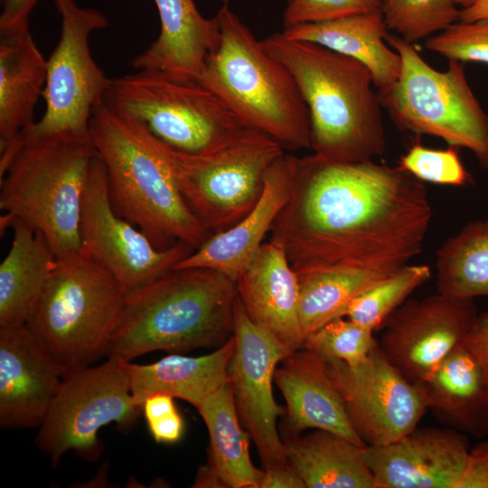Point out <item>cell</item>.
<instances>
[{
	"mask_svg": "<svg viewBox=\"0 0 488 488\" xmlns=\"http://www.w3.org/2000/svg\"><path fill=\"white\" fill-rule=\"evenodd\" d=\"M423 182L398 166L299 157L269 240L296 273L358 267L395 273L418 256L432 219Z\"/></svg>",
	"mask_w": 488,
	"mask_h": 488,
	"instance_id": "6da1fadb",
	"label": "cell"
},
{
	"mask_svg": "<svg viewBox=\"0 0 488 488\" xmlns=\"http://www.w3.org/2000/svg\"><path fill=\"white\" fill-rule=\"evenodd\" d=\"M261 43L289 71L299 89L309 113L314 154L335 162L383 155L382 106L364 64L283 32Z\"/></svg>",
	"mask_w": 488,
	"mask_h": 488,
	"instance_id": "7a4b0ae2",
	"label": "cell"
},
{
	"mask_svg": "<svg viewBox=\"0 0 488 488\" xmlns=\"http://www.w3.org/2000/svg\"><path fill=\"white\" fill-rule=\"evenodd\" d=\"M234 280L206 267L171 268L125 293L108 358L221 346L234 333Z\"/></svg>",
	"mask_w": 488,
	"mask_h": 488,
	"instance_id": "3957f363",
	"label": "cell"
},
{
	"mask_svg": "<svg viewBox=\"0 0 488 488\" xmlns=\"http://www.w3.org/2000/svg\"><path fill=\"white\" fill-rule=\"evenodd\" d=\"M89 134L121 217L160 250L178 242L196 249L205 242L211 234L185 203L160 140L103 101L92 110Z\"/></svg>",
	"mask_w": 488,
	"mask_h": 488,
	"instance_id": "277c9868",
	"label": "cell"
},
{
	"mask_svg": "<svg viewBox=\"0 0 488 488\" xmlns=\"http://www.w3.org/2000/svg\"><path fill=\"white\" fill-rule=\"evenodd\" d=\"M96 150L89 137H16L0 148V208L40 231L56 258L80 251L84 189Z\"/></svg>",
	"mask_w": 488,
	"mask_h": 488,
	"instance_id": "5b68a950",
	"label": "cell"
},
{
	"mask_svg": "<svg viewBox=\"0 0 488 488\" xmlns=\"http://www.w3.org/2000/svg\"><path fill=\"white\" fill-rule=\"evenodd\" d=\"M215 16L219 38L197 81L248 127L272 137L285 149L310 148L308 109L289 71L228 4Z\"/></svg>",
	"mask_w": 488,
	"mask_h": 488,
	"instance_id": "8992f818",
	"label": "cell"
},
{
	"mask_svg": "<svg viewBox=\"0 0 488 488\" xmlns=\"http://www.w3.org/2000/svg\"><path fill=\"white\" fill-rule=\"evenodd\" d=\"M125 293L81 250L57 258L25 325L62 377L106 355Z\"/></svg>",
	"mask_w": 488,
	"mask_h": 488,
	"instance_id": "52a82bcc",
	"label": "cell"
},
{
	"mask_svg": "<svg viewBox=\"0 0 488 488\" xmlns=\"http://www.w3.org/2000/svg\"><path fill=\"white\" fill-rule=\"evenodd\" d=\"M385 41L401 58L398 80L378 91L382 108L396 126L465 148L488 171V114L473 92L462 63L448 61L447 69L439 71L413 43L391 33Z\"/></svg>",
	"mask_w": 488,
	"mask_h": 488,
	"instance_id": "ba28073f",
	"label": "cell"
},
{
	"mask_svg": "<svg viewBox=\"0 0 488 488\" xmlns=\"http://www.w3.org/2000/svg\"><path fill=\"white\" fill-rule=\"evenodd\" d=\"M104 104L180 152H210L251 129L197 80L138 70L109 78Z\"/></svg>",
	"mask_w": 488,
	"mask_h": 488,
	"instance_id": "9c48e42d",
	"label": "cell"
},
{
	"mask_svg": "<svg viewBox=\"0 0 488 488\" xmlns=\"http://www.w3.org/2000/svg\"><path fill=\"white\" fill-rule=\"evenodd\" d=\"M163 145L185 203L211 235L254 208L268 168L286 153L277 141L254 129L200 155Z\"/></svg>",
	"mask_w": 488,
	"mask_h": 488,
	"instance_id": "30bf717a",
	"label": "cell"
},
{
	"mask_svg": "<svg viewBox=\"0 0 488 488\" xmlns=\"http://www.w3.org/2000/svg\"><path fill=\"white\" fill-rule=\"evenodd\" d=\"M128 362L108 358L62 378L36 437L53 465L69 450L96 459L102 449L98 438L101 427L116 423L127 429L134 425L142 408L132 396Z\"/></svg>",
	"mask_w": 488,
	"mask_h": 488,
	"instance_id": "8fae6325",
	"label": "cell"
},
{
	"mask_svg": "<svg viewBox=\"0 0 488 488\" xmlns=\"http://www.w3.org/2000/svg\"><path fill=\"white\" fill-rule=\"evenodd\" d=\"M53 3L61 26L59 42L47 60L45 110L19 136L89 137L92 110L103 100L109 80L93 59L89 37L107 27L108 21L99 10L80 7L75 0Z\"/></svg>",
	"mask_w": 488,
	"mask_h": 488,
	"instance_id": "7c38bea8",
	"label": "cell"
},
{
	"mask_svg": "<svg viewBox=\"0 0 488 488\" xmlns=\"http://www.w3.org/2000/svg\"><path fill=\"white\" fill-rule=\"evenodd\" d=\"M324 360L349 419L367 446L398 440L416 428L427 410L420 383L408 380L379 342L359 364Z\"/></svg>",
	"mask_w": 488,
	"mask_h": 488,
	"instance_id": "4fadbf2b",
	"label": "cell"
},
{
	"mask_svg": "<svg viewBox=\"0 0 488 488\" xmlns=\"http://www.w3.org/2000/svg\"><path fill=\"white\" fill-rule=\"evenodd\" d=\"M80 250L104 267L125 292L173 268L194 249L178 242L160 250L113 208L105 167L97 153L84 189Z\"/></svg>",
	"mask_w": 488,
	"mask_h": 488,
	"instance_id": "5bb4252c",
	"label": "cell"
},
{
	"mask_svg": "<svg viewBox=\"0 0 488 488\" xmlns=\"http://www.w3.org/2000/svg\"><path fill=\"white\" fill-rule=\"evenodd\" d=\"M235 350L228 377L240 422L254 442L264 468L288 465L277 420L285 408L273 395L275 371L288 353L267 331L253 323L237 297Z\"/></svg>",
	"mask_w": 488,
	"mask_h": 488,
	"instance_id": "9a60e30c",
	"label": "cell"
},
{
	"mask_svg": "<svg viewBox=\"0 0 488 488\" xmlns=\"http://www.w3.org/2000/svg\"><path fill=\"white\" fill-rule=\"evenodd\" d=\"M477 316L473 299L437 293L406 300L389 317L378 342L408 380L422 382L465 340Z\"/></svg>",
	"mask_w": 488,
	"mask_h": 488,
	"instance_id": "2e32d148",
	"label": "cell"
},
{
	"mask_svg": "<svg viewBox=\"0 0 488 488\" xmlns=\"http://www.w3.org/2000/svg\"><path fill=\"white\" fill-rule=\"evenodd\" d=\"M470 446L451 427H421L385 446H366L375 488H456Z\"/></svg>",
	"mask_w": 488,
	"mask_h": 488,
	"instance_id": "e0dca14e",
	"label": "cell"
},
{
	"mask_svg": "<svg viewBox=\"0 0 488 488\" xmlns=\"http://www.w3.org/2000/svg\"><path fill=\"white\" fill-rule=\"evenodd\" d=\"M62 374L25 324L0 327V426H40Z\"/></svg>",
	"mask_w": 488,
	"mask_h": 488,
	"instance_id": "ac0fdd59",
	"label": "cell"
},
{
	"mask_svg": "<svg viewBox=\"0 0 488 488\" xmlns=\"http://www.w3.org/2000/svg\"><path fill=\"white\" fill-rule=\"evenodd\" d=\"M298 159L284 154L268 168L262 194L254 208L230 228L211 235L174 268L206 267L236 281L251 262L288 201Z\"/></svg>",
	"mask_w": 488,
	"mask_h": 488,
	"instance_id": "d6986e66",
	"label": "cell"
},
{
	"mask_svg": "<svg viewBox=\"0 0 488 488\" xmlns=\"http://www.w3.org/2000/svg\"><path fill=\"white\" fill-rule=\"evenodd\" d=\"M274 381L286 401L284 438L314 428L367 446L354 430L321 355L304 347L287 354L277 365Z\"/></svg>",
	"mask_w": 488,
	"mask_h": 488,
	"instance_id": "ffe728a7",
	"label": "cell"
},
{
	"mask_svg": "<svg viewBox=\"0 0 488 488\" xmlns=\"http://www.w3.org/2000/svg\"><path fill=\"white\" fill-rule=\"evenodd\" d=\"M249 319L291 353L303 346L299 321V281L283 247L264 242L236 281Z\"/></svg>",
	"mask_w": 488,
	"mask_h": 488,
	"instance_id": "44dd1931",
	"label": "cell"
},
{
	"mask_svg": "<svg viewBox=\"0 0 488 488\" xmlns=\"http://www.w3.org/2000/svg\"><path fill=\"white\" fill-rule=\"evenodd\" d=\"M418 383L438 421L474 437L488 436V365L465 340Z\"/></svg>",
	"mask_w": 488,
	"mask_h": 488,
	"instance_id": "7402d4cb",
	"label": "cell"
},
{
	"mask_svg": "<svg viewBox=\"0 0 488 488\" xmlns=\"http://www.w3.org/2000/svg\"><path fill=\"white\" fill-rule=\"evenodd\" d=\"M160 18L156 40L132 64L173 78L197 80L219 38L216 16L207 19L192 0H154Z\"/></svg>",
	"mask_w": 488,
	"mask_h": 488,
	"instance_id": "603a6c76",
	"label": "cell"
},
{
	"mask_svg": "<svg viewBox=\"0 0 488 488\" xmlns=\"http://www.w3.org/2000/svg\"><path fill=\"white\" fill-rule=\"evenodd\" d=\"M197 410L209 431L210 449L207 464L199 470L193 486L259 488L264 470L251 461L249 435L241 427L229 382Z\"/></svg>",
	"mask_w": 488,
	"mask_h": 488,
	"instance_id": "cb8c5ba5",
	"label": "cell"
},
{
	"mask_svg": "<svg viewBox=\"0 0 488 488\" xmlns=\"http://www.w3.org/2000/svg\"><path fill=\"white\" fill-rule=\"evenodd\" d=\"M0 226L1 230H14L11 248L0 265V327L23 325L57 258L44 236L28 224L5 214Z\"/></svg>",
	"mask_w": 488,
	"mask_h": 488,
	"instance_id": "d4e9b609",
	"label": "cell"
},
{
	"mask_svg": "<svg viewBox=\"0 0 488 488\" xmlns=\"http://www.w3.org/2000/svg\"><path fill=\"white\" fill-rule=\"evenodd\" d=\"M46 73L47 60L29 27L0 32V147L34 124Z\"/></svg>",
	"mask_w": 488,
	"mask_h": 488,
	"instance_id": "484cf974",
	"label": "cell"
},
{
	"mask_svg": "<svg viewBox=\"0 0 488 488\" xmlns=\"http://www.w3.org/2000/svg\"><path fill=\"white\" fill-rule=\"evenodd\" d=\"M234 350L232 335L207 355L188 357L171 354L145 365L128 362L135 403L141 407L150 395L164 393L198 408L207 398L229 382L228 369Z\"/></svg>",
	"mask_w": 488,
	"mask_h": 488,
	"instance_id": "4316f807",
	"label": "cell"
},
{
	"mask_svg": "<svg viewBox=\"0 0 488 488\" xmlns=\"http://www.w3.org/2000/svg\"><path fill=\"white\" fill-rule=\"evenodd\" d=\"M283 33L357 60L370 70L379 89L390 86L399 77L401 58L385 43L389 32L380 10L286 27Z\"/></svg>",
	"mask_w": 488,
	"mask_h": 488,
	"instance_id": "83f0119b",
	"label": "cell"
},
{
	"mask_svg": "<svg viewBox=\"0 0 488 488\" xmlns=\"http://www.w3.org/2000/svg\"><path fill=\"white\" fill-rule=\"evenodd\" d=\"M283 441L287 462L305 488H375L364 459L366 446L323 429Z\"/></svg>",
	"mask_w": 488,
	"mask_h": 488,
	"instance_id": "f1b7e54d",
	"label": "cell"
},
{
	"mask_svg": "<svg viewBox=\"0 0 488 488\" xmlns=\"http://www.w3.org/2000/svg\"><path fill=\"white\" fill-rule=\"evenodd\" d=\"M392 274L351 266L297 273L304 340L330 321L345 317L355 298Z\"/></svg>",
	"mask_w": 488,
	"mask_h": 488,
	"instance_id": "f546056e",
	"label": "cell"
},
{
	"mask_svg": "<svg viewBox=\"0 0 488 488\" xmlns=\"http://www.w3.org/2000/svg\"><path fill=\"white\" fill-rule=\"evenodd\" d=\"M437 293L463 299L488 298V220L466 223L436 253Z\"/></svg>",
	"mask_w": 488,
	"mask_h": 488,
	"instance_id": "4dcf8cb0",
	"label": "cell"
},
{
	"mask_svg": "<svg viewBox=\"0 0 488 488\" xmlns=\"http://www.w3.org/2000/svg\"><path fill=\"white\" fill-rule=\"evenodd\" d=\"M430 277L427 265L408 264L355 298L345 317L374 332Z\"/></svg>",
	"mask_w": 488,
	"mask_h": 488,
	"instance_id": "1f68e13d",
	"label": "cell"
},
{
	"mask_svg": "<svg viewBox=\"0 0 488 488\" xmlns=\"http://www.w3.org/2000/svg\"><path fill=\"white\" fill-rule=\"evenodd\" d=\"M380 11L388 31L410 43L443 32L461 12L453 0H383Z\"/></svg>",
	"mask_w": 488,
	"mask_h": 488,
	"instance_id": "d6a6232c",
	"label": "cell"
},
{
	"mask_svg": "<svg viewBox=\"0 0 488 488\" xmlns=\"http://www.w3.org/2000/svg\"><path fill=\"white\" fill-rule=\"evenodd\" d=\"M372 331L344 317L330 321L307 335L303 343L324 359L356 365L363 361L377 343Z\"/></svg>",
	"mask_w": 488,
	"mask_h": 488,
	"instance_id": "836d02e7",
	"label": "cell"
},
{
	"mask_svg": "<svg viewBox=\"0 0 488 488\" xmlns=\"http://www.w3.org/2000/svg\"><path fill=\"white\" fill-rule=\"evenodd\" d=\"M398 167L423 183L463 187L472 182L458 148L451 145L435 149L417 142L400 156Z\"/></svg>",
	"mask_w": 488,
	"mask_h": 488,
	"instance_id": "e575fe53",
	"label": "cell"
},
{
	"mask_svg": "<svg viewBox=\"0 0 488 488\" xmlns=\"http://www.w3.org/2000/svg\"><path fill=\"white\" fill-rule=\"evenodd\" d=\"M425 47L448 61L488 64V20L455 23L427 38Z\"/></svg>",
	"mask_w": 488,
	"mask_h": 488,
	"instance_id": "d590c367",
	"label": "cell"
},
{
	"mask_svg": "<svg viewBox=\"0 0 488 488\" xmlns=\"http://www.w3.org/2000/svg\"><path fill=\"white\" fill-rule=\"evenodd\" d=\"M380 10V0H287L284 28Z\"/></svg>",
	"mask_w": 488,
	"mask_h": 488,
	"instance_id": "8d00e7d4",
	"label": "cell"
},
{
	"mask_svg": "<svg viewBox=\"0 0 488 488\" xmlns=\"http://www.w3.org/2000/svg\"><path fill=\"white\" fill-rule=\"evenodd\" d=\"M456 488H488V440L470 449L465 471Z\"/></svg>",
	"mask_w": 488,
	"mask_h": 488,
	"instance_id": "74e56055",
	"label": "cell"
},
{
	"mask_svg": "<svg viewBox=\"0 0 488 488\" xmlns=\"http://www.w3.org/2000/svg\"><path fill=\"white\" fill-rule=\"evenodd\" d=\"M147 427L153 438L163 444L178 442L184 432V421L178 410L147 422Z\"/></svg>",
	"mask_w": 488,
	"mask_h": 488,
	"instance_id": "f35d334b",
	"label": "cell"
},
{
	"mask_svg": "<svg viewBox=\"0 0 488 488\" xmlns=\"http://www.w3.org/2000/svg\"><path fill=\"white\" fill-rule=\"evenodd\" d=\"M37 0H4L0 32L28 28L29 15Z\"/></svg>",
	"mask_w": 488,
	"mask_h": 488,
	"instance_id": "ab89813d",
	"label": "cell"
},
{
	"mask_svg": "<svg viewBox=\"0 0 488 488\" xmlns=\"http://www.w3.org/2000/svg\"><path fill=\"white\" fill-rule=\"evenodd\" d=\"M259 488H305V484L288 464L264 468Z\"/></svg>",
	"mask_w": 488,
	"mask_h": 488,
	"instance_id": "60d3db41",
	"label": "cell"
},
{
	"mask_svg": "<svg viewBox=\"0 0 488 488\" xmlns=\"http://www.w3.org/2000/svg\"><path fill=\"white\" fill-rule=\"evenodd\" d=\"M174 399L164 393H155L147 397L141 406L146 423L177 410Z\"/></svg>",
	"mask_w": 488,
	"mask_h": 488,
	"instance_id": "b9f144b4",
	"label": "cell"
},
{
	"mask_svg": "<svg viewBox=\"0 0 488 488\" xmlns=\"http://www.w3.org/2000/svg\"><path fill=\"white\" fill-rule=\"evenodd\" d=\"M465 341L481 355L488 365V313L478 314Z\"/></svg>",
	"mask_w": 488,
	"mask_h": 488,
	"instance_id": "7bdbcfd3",
	"label": "cell"
},
{
	"mask_svg": "<svg viewBox=\"0 0 488 488\" xmlns=\"http://www.w3.org/2000/svg\"><path fill=\"white\" fill-rule=\"evenodd\" d=\"M488 20V0H478L473 5L463 8L460 12L459 21L474 22L478 20Z\"/></svg>",
	"mask_w": 488,
	"mask_h": 488,
	"instance_id": "ee69618b",
	"label": "cell"
},
{
	"mask_svg": "<svg viewBox=\"0 0 488 488\" xmlns=\"http://www.w3.org/2000/svg\"><path fill=\"white\" fill-rule=\"evenodd\" d=\"M457 5H462L463 8L469 7L476 3L478 0H453Z\"/></svg>",
	"mask_w": 488,
	"mask_h": 488,
	"instance_id": "f6af8a7d",
	"label": "cell"
},
{
	"mask_svg": "<svg viewBox=\"0 0 488 488\" xmlns=\"http://www.w3.org/2000/svg\"><path fill=\"white\" fill-rule=\"evenodd\" d=\"M223 4H228L230 0H221Z\"/></svg>",
	"mask_w": 488,
	"mask_h": 488,
	"instance_id": "bcb514c9",
	"label": "cell"
},
{
	"mask_svg": "<svg viewBox=\"0 0 488 488\" xmlns=\"http://www.w3.org/2000/svg\"><path fill=\"white\" fill-rule=\"evenodd\" d=\"M380 3H381V1H383V0H380Z\"/></svg>",
	"mask_w": 488,
	"mask_h": 488,
	"instance_id": "7dc6e473",
	"label": "cell"
}]
</instances>
